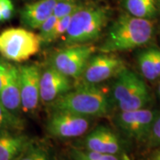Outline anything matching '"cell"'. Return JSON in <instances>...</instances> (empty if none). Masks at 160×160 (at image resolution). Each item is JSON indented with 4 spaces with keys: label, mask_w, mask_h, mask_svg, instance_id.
Instances as JSON below:
<instances>
[{
    "label": "cell",
    "mask_w": 160,
    "mask_h": 160,
    "mask_svg": "<svg viewBox=\"0 0 160 160\" xmlns=\"http://www.w3.org/2000/svg\"><path fill=\"white\" fill-rule=\"evenodd\" d=\"M158 6H159L160 8V0H158Z\"/></svg>",
    "instance_id": "31"
},
{
    "label": "cell",
    "mask_w": 160,
    "mask_h": 160,
    "mask_svg": "<svg viewBox=\"0 0 160 160\" xmlns=\"http://www.w3.org/2000/svg\"><path fill=\"white\" fill-rule=\"evenodd\" d=\"M31 142L22 131H0V160H19Z\"/></svg>",
    "instance_id": "13"
},
{
    "label": "cell",
    "mask_w": 160,
    "mask_h": 160,
    "mask_svg": "<svg viewBox=\"0 0 160 160\" xmlns=\"http://www.w3.org/2000/svg\"><path fill=\"white\" fill-rule=\"evenodd\" d=\"M154 34L152 20H146L123 13L110 26L102 45V52L132 50L148 44Z\"/></svg>",
    "instance_id": "1"
},
{
    "label": "cell",
    "mask_w": 160,
    "mask_h": 160,
    "mask_svg": "<svg viewBox=\"0 0 160 160\" xmlns=\"http://www.w3.org/2000/svg\"><path fill=\"white\" fill-rule=\"evenodd\" d=\"M0 12L3 22L9 21L14 12V6L12 0H0Z\"/></svg>",
    "instance_id": "25"
},
{
    "label": "cell",
    "mask_w": 160,
    "mask_h": 160,
    "mask_svg": "<svg viewBox=\"0 0 160 160\" xmlns=\"http://www.w3.org/2000/svg\"><path fill=\"white\" fill-rule=\"evenodd\" d=\"M154 160H160V150L156 154L154 158Z\"/></svg>",
    "instance_id": "28"
},
{
    "label": "cell",
    "mask_w": 160,
    "mask_h": 160,
    "mask_svg": "<svg viewBox=\"0 0 160 160\" xmlns=\"http://www.w3.org/2000/svg\"><path fill=\"white\" fill-rule=\"evenodd\" d=\"M109 92L112 103L119 111L143 109L150 102V92L146 83L126 67L115 77Z\"/></svg>",
    "instance_id": "4"
},
{
    "label": "cell",
    "mask_w": 160,
    "mask_h": 160,
    "mask_svg": "<svg viewBox=\"0 0 160 160\" xmlns=\"http://www.w3.org/2000/svg\"><path fill=\"white\" fill-rule=\"evenodd\" d=\"M38 34L24 28H9L0 33V55L8 62H22L40 50Z\"/></svg>",
    "instance_id": "5"
},
{
    "label": "cell",
    "mask_w": 160,
    "mask_h": 160,
    "mask_svg": "<svg viewBox=\"0 0 160 160\" xmlns=\"http://www.w3.org/2000/svg\"><path fill=\"white\" fill-rule=\"evenodd\" d=\"M150 146H157L160 144V114H158L147 138Z\"/></svg>",
    "instance_id": "24"
},
{
    "label": "cell",
    "mask_w": 160,
    "mask_h": 160,
    "mask_svg": "<svg viewBox=\"0 0 160 160\" xmlns=\"http://www.w3.org/2000/svg\"><path fill=\"white\" fill-rule=\"evenodd\" d=\"M19 160H49V152L43 145L32 142Z\"/></svg>",
    "instance_id": "20"
},
{
    "label": "cell",
    "mask_w": 160,
    "mask_h": 160,
    "mask_svg": "<svg viewBox=\"0 0 160 160\" xmlns=\"http://www.w3.org/2000/svg\"><path fill=\"white\" fill-rule=\"evenodd\" d=\"M155 65H156V73L158 78H160V49L156 48L155 51Z\"/></svg>",
    "instance_id": "27"
},
{
    "label": "cell",
    "mask_w": 160,
    "mask_h": 160,
    "mask_svg": "<svg viewBox=\"0 0 160 160\" xmlns=\"http://www.w3.org/2000/svg\"><path fill=\"white\" fill-rule=\"evenodd\" d=\"M90 125L89 117L65 110H52L46 123V130L52 137L68 140L84 135Z\"/></svg>",
    "instance_id": "7"
},
{
    "label": "cell",
    "mask_w": 160,
    "mask_h": 160,
    "mask_svg": "<svg viewBox=\"0 0 160 160\" xmlns=\"http://www.w3.org/2000/svg\"><path fill=\"white\" fill-rule=\"evenodd\" d=\"M10 64L11 63L9 62L8 61L0 58V90H1L2 86L5 83V80H6V75H7V72H8Z\"/></svg>",
    "instance_id": "26"
},
{
    "label": "cell",
    "mask_w": 160,
    "mask_h": 160,
    "mask_svg": "<svg viewBox=\"0 0 160 160\" xmlns=\"http://www.w3.org/2000/svg\"><path fill=\"white\" fill-rule=\"evenodd\" d=\"M86 149L105 154L117 155L121 152L122 145L118 134L110 128L100 126L86 135L84 141Z\"/></svg>",
    "instance_id": "12"
},
{
    "label": "cell",
    "mask_w": 160,
    "mask_h": 160,
    "mask_svg": "<svg viewBox=\"0 0 160 160\" xmlns=\"http://www.w3.org/2000/svg\"><path fill=\"white\" fill-rule=\"evenodd\" d=\"M53 160H63V159H62L61 158H58V157H55V158H54V159H53Z\"/></svg>",
    "instance_id": "29"
},
{
    "label": "cell",
    "mask_w": 160,
    "mask_h": 160,
    "mask_svg": "<svg viewBox=\"0 0 160 160\" xmlns=\"http://www.w3.org/2000/svg\"><path fill=\"white\" fill-rule=\"evenodd\" d=\"M125 68V62L119 56L113 52H102L90 58L81 77L84 84L99 85L115 78Z\"/></svg>",
    "instance_id": "9"
},
{
    "label": "cell",
    "mask_w": 160,
    "mask_h": 160,
    "mask_svg": "<svg viewBox=\"0 0 160 160\" xmlns=\"http://www.w3.org/2000/svg\"><path fill=\"white\" fill-rule=\"evenodd\" d=\"M20 78V90L22 100V111L33 114L39 105L40 77L41 71L36 64H25L18 67Z\"/></svg>",
    "instance_id": "10"
},
{
    "label": "cell",
    "mask_w": 160,
    "mask_h": 160,
    "mask_svg": "<svg viewBox=\"0 0 160 160\" xmlns=\"http://www.w3.org/2000/svg\"><path fill=\"white\" fill-rule=\"evenodd\" d=\"M158 114V111L146 108L119 111L115 118V122L126 136L141 142L148 138Z\"/></svg>",
    "instance_id": "8"
},
{
    "label": "cell",
    "mask_w": 160,
    "mask_h": 160,
    "mask_svg": "<svg viewBox=\"0 0 160 160\" xmlns=\"http://www.w3.org/2000/svg\"><path fill=\"white\" fill-rule=\"evenodd\" d=\"M58 18L52 14L50 17L46 20L45 22L43 23L41 26H40L39 29V36L40 39L42 41V43H48V39H49V37L52 33V30L53 29L55 23L57 22Z\"/></svg>",
    "instance_id": "23"
},
{
    "label": "cell",
    "mask_w": 160,
    "mask_h": 160,
    "mask_svg": "<svg viewBox=\"0 0 160 160\" xmlns=\"http://www.w3.org/2000/svg\"><path fill=\"white\" fill-rule=\"evenodd\" d=\"M109 20V10L102 6H83L71 15L65 43L70 46L86 45L99 38Z\"/></svg>",
    "instance_id": "3"
},
{
    "label": "cell",
    "mask_w": 160,
    "mask_h": 160,
    "mask_svg": "<svg viewBox=\"0 0 160 160\" xmlns=\"http://www.w3.org/2000/svg\"><path fill=\"white\" fill-rule=\"evenodd\" d=\"M122 5L126 13L134 17L152 20L158 14V0H123Z\"/></svg>",
    "instance_id": "16"
},
{
    "label": "cell",
    "mask_w": 160,
    "mask_h": 160,
    "mask_svg": "<svg viewBox=\"0 0 160 160\" xmlns=\"http://www.w3.org/2000/svg\"><path fill=\"white\" fill-rule=\"evenodd\" d=\"M57 0H37L26 4L21 10V20L30 29H38L53 12Z\"/></svg>",
    "instance_id": "15"
},
{
    "label": "cell",
    "mask_w": 160,
    "mask_h": 160,
    "mask_svg": "<svg viewBox=\"0 0 160 160\" xmlns=\"http://www.w3.org/2000/svg\"><path fill=\"white\" fill-rule=\"evenodd\" d=\"M3 22V20H2V15H1V12H0V22Z\"/></svg>",
    "instance_id": "30"
},
{
    "label": "cell",
    "mask_w": 160,
    "mask_h": 160,
    "mask_svg": "<svg viewBox=\"0 0 160 160\" xmlns=\"http://www.w3.org/2000/svg\"><path fill=\"white\" fill-rule=\"evenodd\" d=\"M71 157L74 160H120L117 155L105 154L97 151H92L88 149H72Z\"/></svg>",
    "instance_id": "19"
},
{
    "label": "cell",
    "mask_w": 160,
    "mask_h": 160,
    "mask_svg": "<svg viewBox=\"0 0 160 160\" xmlns=\"http://www.w3.org/2000/svg\"><path fill=\"white\" fill-rule=\"evenodd\" d=\"M155 51L156 47H150L142 51L137 56V63L140 72L148 81H155L158 78L156 73L155 65Z\"/></svg>",
    "instance_id": "17"
},
{
    "label": "cell",
    "mask_w": 160,
    "mask_h": 160,
    "mask_svg": "<svg viewBox=\"0 0 160 160\" xmlns=\"http://www.w3.org/2000/svg\"><path fill=\"white\" fill-rule=\"evenodd\" d=\"M0 102L9 112L19 116L22 110L18 67L10 64L5 83L0 90Z\"/></svg>",
    "instance_id": "14"
},
{
    "label": "cell",
    "mask_w": 160,
    "mask_h": 160,
    "mask_svg": "<svg viewBox=\"0 0 160 160\" xmlns=\"http://www.w3.org/2000/svg\"><path fill=\"white\" fill-rule=\"evenodd\" d=\"M23 129L24 121L22 118L9 112L0 102V131H22Z\"/></svg>",
    "instance_id": "18"
},
{
    "label": "cell",
    "mask_w": 160,
    "mask_h": 160,
    "mask_svg": "<svg viewBox=\"0 0 160 160\" xmlns=\"http://www.w3.org/2000/svg\"><path fill=\"white\" fill-rule=\"evenodd\" d=\"M110 92L97 85L84 84L50 103L52 110H65L86 117H102L112 108Z\"/></svg>",
    "instance_id": "2"
},
{
    "label": "cell",
    "mask_w": 160,
    "mask_h": 160,
    "mask_svg": "<svg viewBox=\"0 0 160 160\" xmlns=\"http://www.w3.org/2000/svg\"><path fill=\"white\" fill-rule=\"evenodd\" d=\"M39 89L41 102L50 104L61 95L71 90L72 83L70 78L50 66L41 73Z\"/></svg>",
    "instance_id": "11"
},
{
    "label": "cell",
    "mask_w": 160,
    "mask_h": 160,
    "mask_svg": "<svg viewBox=\"0 0 160 160\" xmlns=\"http://www.w3.org/2000/svg\"><path fill=\"white\" fill-rule=\"evenodd\" d=\"M82 5L78 4L77 0H57L52 14L55 15L58 19L62 18L73 14Z\"/></svg>",
    "instance_id": "21"
},
{
    "label": "cell",
    "mask_w": 160,
    "mask_h": 160,
    "mask_svg": "<svg viewBox=\"0 0 160 160\" xmlns=\"http://www.w3.org/2000/svg\"><path fill=\"white\" fill-rule=\"evenodd\" d=\"M96 47L89 45L72 46L61 49L52 55L51 67L70 78H78L84 73L90 58Z\"/></svg>",
    "instance_id": "6"
},
{
    "label": "cell",
    "mask_w": 160,
    "mask_h": 160,
    "mask_svg": "<svg viewBox=\"0 0 160 160\" xmlns=\"http://www.w3.org/2000/svg\"><path fill=\"white\" fill-rule=\"evenodd\" d=\"M71 15L72 14L58 19L55 25H54V27H53V29L52 30V33L50 35V37H49V39H48V43H51L52 41H55L58 38H60L62 36L65 35V33L68 30V28H69Z\"/></svg>",
    "instance_id": "22"
}]
</instances>
